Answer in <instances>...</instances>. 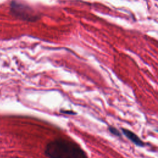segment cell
Segmentation results:
<instances>
[{
    "label": "cell",
    "instance_id": "5",
    "mask_svg": "<svg viewBox=\"0 0 158 158\" xmlns=\"http://www.w3.org/2000/svg\"><path fill=\"white\" fill-rule=\"evenodd\" d=\"M61 112H62L63 113H67V114H74V112H70V111H65V110H64V111H61Z\"/></svg>",
    "mask_w": 158,
    "mask_h": 158
},
{
    "label": "cell",
    "instance_id": "4",
    "mask_svg": "<svg viewBox=\"0 0 158 158\" xmlns=\"http://www.w3.org/2000/svg\"><path fill=\"white\" fill-rule=\"evenodd\" d=\"M109 130L110 131V132L111 133H112L113 135H115V136H120V132L118 131V130L115 128V127H110L109 128Z\"/></svg>",
    "mask_w": 158,
    "mask_h": 158
},
{
    "label": "cell",
    "instance_id": "3",
    "mask_svg": "<svg viewBox=\"0 0 158 158\" xmlns=\"http://www.w3.org/2000/svg\"><path fill=\"white\" fill-rule=\"evenodd\" d=\"M123 133L125 135V136L128 138L131 142H133L135 144L138 146H144V142L133 132L131 131L126 129V128H122V129Z\"/></svg>",
    "mask_w": 158,
    "mask_h": 158
},
{
    "label": "cell",
    "instance_id": "2",
    "mask_svg": "<svg viewBox=\"0 0 158 158\" xmlns=\"http://www.w3.org/2000/svg\"><path fill=\"white\" fill-rule=\"evenodd\" d=\"M11 10L16 16L25 20L34 21L38 17L30 7L16 2H12Z\"/></svg>",
    "mask_w": 158,
    "mask_h": 158
},
{
    "label": "cell",
    "instance_id": "1",
    "mask_svg": "<svg viewBox=\"0 0 158 158\" xmlns=\"http://www.w3.org/2000/svg\"><path fill=\"white\" fill-rule=\"evenodd\" d=\"M44 153L49 158H88L83 149L75 142L65 138H57L46 146Z\"/></svg>",
    "mask_w": 158,
    "mask_h": 158
}]
</instances>
